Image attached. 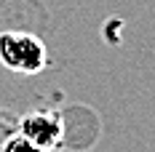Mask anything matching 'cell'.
<instances>
[{"mask_svg": "<svg viewBox=\"0 0 155 152\" xmlns=\"http://www.w3.org/2000/svg\"><path fill=\"white\" fill-rule=\"evenodd\" d=\"M0 61L19 72H38L46 67V48L32 35L3 32L0 35Z\"/></svg>", "mask_w": 155, "mask_h": 152, "instance_id": "6da1fadb", "label": "cell"}, {"mask_svg": "<svg viewBox=\"0 0 155 152\" xmlns=\"http://www.w3.org/2000/svg\"><path fill=\"white\" fill-rule=\"evenodd\" d=\"M24 134L35 147H51L59 136V120L54 115H32L24 120Z\"/></svg>", "mask_w": 155, "mask_h": 152, "instance_id": "7a4b0ae2", "label": "cell"}]
</instances>
